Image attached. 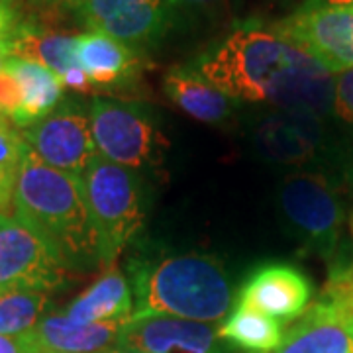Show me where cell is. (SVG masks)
Returning <instances> with one entry per match:
<instances>
[{
    "label": "cell",
    "mask_w": 353,
    "mask_h": 353,
    "mask_svg": "<svg viewBox=\"0 0 353 353\" xmlns=\"http://www.w3.org/2000/svg\"><path fill=\"white\" fill-rule=\"evenodd\" d=\"M75 324H124L134 316V292L126 275L110 267L63 312Z\"/></svg>",
    "instance_id": "e0dca14e"
},
{
    "label": "cell",
    "mask_w": 353,
    "mask_h": 353,
    "mask_svg": "<svg viewBox=\"0 0 353 353\" xmlns=\"http://www.w3.org/2000/svg\"><path fill=\"white\" fill-rule=\"evenodd\" d=\"M26 145L22 132L0 116V214H6L14 204V190L18 173L24 161Z\"/></svg>",
    "instance_id": "603a6c76"
},
{
    "label": "cell",
    "mask_w": 353,
    "mask_h": 353,
    "mask_svg": "<svg viewBox=\"0 0 353 353\" xmlns=\"http://www.w3.org/2000/svg\"><path fill=\"white\" fill-rule=\"evenodd\" d=\"M61 83H63L65 87L73 88L77 92H81V94H90V92H94V85L88 81V77L85 75V71L79 67V69H73V71H69L67 75L61 77Z\"/></svg>",
    "instance_id": "83f0119b"
},
{
    "label": "cell",
    "mask_w": 353,
    "mask_h": 353,
    "mask_svg": "<svg viewBox=\"0 0 353 353\" xmlns=\"http://www.w3.org/2000/svg\"><path fill=\"white\" fill-rule=\"evenodd\" d=\"M220 338L245 353H273L281 345L285 332L275 318L238 304L220 326Z\"/></svg>",
    "instance_id": "44dd1931"
},
{
    "label": "cell",
    "mask_w": 353,
    "mask_h": 353,
    "mask_svg": "<svg viewBox=\"0 0 353 353\" xmlns=\"http://www.w3.org/2000/svg\"><path fill=\"white\" fill-rule=\"evenodd\" d=\"M273 353H353V306L320 294Z\"/></svg>",
    "instance_id": "4fadbf2b"
},
{
    "label": "cell",
    "mask_w": 353,
    "mask_h": 353,
    "mask_svg": "<svg viewBox=\"0 0 353 353\" xmlns=\"http://www.w3.org/2000/svg\"><path fill=\"white\" fill-rule=\"evenodd\" d=\"M6 57H8L6 50H4V48H0V69L4 67V61H6Z\"/></svg>",
    "instance_id": "4dcf8cb0"
},
{
    "label": "cell",
    "mask_w": 353,
    "mask_h": 353,
    "mask_svg": "<svg viewBox=\"0 0 353 353\" xmlns=\"http://www.w3.org/2000/svg\"><path fill=\"white\" fill-rule=\"evenodd\" d=\"M77 63L94 87H116L139 71L138 50L101 32L77 36Z\"/></svg>",
    "instance_id": "2e32d148"
},
{
    "label": "cell",
    "mask_w": 353,
    "mask_h": 353,
    "mask_svg": "<svg viewBox=\"0 0 353 353\" xmlns=\"http://www.w3.org/2000/svg\"><path fill=\"white\" fill-rule=\"evenodd\" d=\"M320 132L318 116L281 110L257 126L255 139L265 157L279 163H301L314 155Z\"/></svg>",
    "instance_id": "5bb4252c"
},
{
    "label": "cell",
    "mask_w": 353,
    "mask_h": 353,
    "mask_svg": "<svg viewBox=\"0 0 353 353\" xmlns=\"http://www.w3.org/2000/svg\"><path fill=\"white\" fill-rule=\"evenodd\" d=\"M122 324H75L65 314L43 316L32 330L41 353H106L118 345Z\"/></svg>",
    "instance_id": "ac0fdd59"
},
{
    "label": "cell",
    "mask_w": 353,
    "mask_h": 353,
    "mask_svg": "<svg viewBox=\"0 0 353 353\" xmlns=\"http://www.w3.org/2000/svg\"><path fill=\"white\" fill-rule=\"evenodd\" d=\"M88 114L97 155L102 159L126 169H143L159 161L167 141L150 110L136 102L94 97Z\"/></svg>",
    "instance_id": "5b68a950"
},
{
    "label": "cell",
    "mask_w": 353,
    "mask_h": 353,
    "mask_svg": "<svg viewBox=\"0 0 353 353\" xmlns=\"http://www.w3.org/2000/svg\"><path fill=\"white\" fill-rule=\"evenodd\" d=\"M6 53L8 57H20L43 65L59 79L69 71L79 69L77 36L59 28L41 24L34 18L18 20L6 43Z\"/></svg>",
    "instance_id": "9a60e30c"
},
{
    "label": "cell",
    "mask_w": 353,
    "mask_h": 353,
    "mask_svg": "<svg viewBox=\"0 0 353 353\" xmlns=\"http://www.w3.org/2000/svg\"><path fill=\"white\" fill-rule=\"evenodd\" d=\"M350 228H352V236H353V214H352V222H350Z\"/></svg>",
    "instance_id": "836d02e7"
},
{
    "label": "cell",
    "mask_w": 353,
    "mask_h": 353,
    "mask_svg": "<svg viewBox=\"0 0 353 353\" xmlns=\"http://www.w3.org/2000/svg\"><path fill=\"white\" fill-rule=\"evenodd\" d=\"M14 210L69 271H87L101 263L81 179L46 165L30 150H26L16 181Z\"/></svg>",
    "instance_id": "7a4b0ae2"
},
{
    "label": "cell",
    "mask_w": 353,
    "mask_h": 353,
    "mask_svg": "<svg viewBox=\"0 0 353 353\" xmlns=\"http://www.w3.org/2000/svg\"><path fill=\"white\" fill-rule=\"evenodd\" d=\"M238 304L279 322L301 318L312 301V283L289 263H265L245 279L238 294Z\"/></svg>",
    "instance_id": "7c38bea8"
},
{
    "label": "cell",
    "mask_w": 353,
    "mask_h": 353,
    "mask_svg": "<svg viewBox=\"0 0 353 353\" xmlns=\"http://www.w3.org/2000/svg\"><path fill=\"white\" fill-rule=\"evenodd\" d=\"M116 347L134 353H230L216 324L165 314L132 316L122 324Z\"/></svg>",
    "instance_id": "30bf717a"
},
{
    "label": "cell",
    "mask_w": 353,
    "mask_h": 353,
    "mask_svg": "<svg viewBox=\"0 0 353 353\" xmlns=\"http://www.w3.org/2000/svg\"><path fill=\"white\" fill-rule=\"evenodd\" d=\"M69 269L18 216L0 214V292H51L67 283Z\"/></svg>",
    "instance_id": "ba28073f"
},
{
    "label": "cell",
    "mask_w": 353,
    "mask_h": 353,
    "mask_svg": "<svg viewBox=\"0 0 353 353\" xmlns=\"http://www.w3.org/2000/svg\"><path fill=\"white\" fill-rule=\"evenodd\" d=\"M271 30L306 51L332 75L353 69V4L330 6L306 0Z\"/></svg>",
    "instance_id": "52a82bcc"
},
{
    "label": "cell",
    "mask_w": 353,
    "mask_h": 353,
    "mask_svg": "<svg viewBox=\"0 0 353 353\" xmlns=\"http://www.w3.org/2000/svg\"><path fill=\"white\" fill-rule=\"evenodd\" d=\"M163 90L185 112L208 124L224 122L232 114V99L210 85L194 67H173L163 77Z\"/></svg>",
    "instance_id": "d6986e66"
},
{
    "label": "cell",
    "mask_w": 353,
    "mask_h": 353,
    "mask_svg": "<svg viewBox=\"0 0 353 353\" xmlns=\"http://www.w3.org/2000/svg\"><path fill=\"white\" fill-rule=\"evenodd\" d=\"M4 67L18 81L22 90V108L14 120L16 128H30L63 102L65 85L48 67L20 57H6Z\"/></svg>",
    "instance_id": "ffe728a7"
},
{
    "label": "cell",
    "mask_w": 353,
    "mask_h": 353,
    "mask_svg": "<svg viewBox=\"0 0 353 353\" xmlns=\"http://www.w3.org/2000/svg\"><path fill=\"white\" fill-rule=\"evenodd\" d=\"M20 132L38 159L73 176L83 175L97 155L90 114L75 101H63L46 118Z\"/></svg>",
    "instance_id": "9c48e42d"
},
{
    "label": "cell",
    "mask_w": 353,
    "mask_h": 353,
    "mask_svg": "<svg viewBox=\"0 0 353 353\" xmlns=\"http://www.w3.org/2000/svg\"><path fill=\"white\" fill-rule=\"evenodd\" d=\"M320 4H330V6H347V4H353V0H316Z\"/></svg>",
    "instance_id": "f546056e"
},
{
    "label": "cell",
    "mask_w": 353,
    "mask_h": 353,
    "mask_svg": "<svg viewBox=\"0 0 353 353\" xmlns=\"http://www.w3.org/2000/svg\"><path fill=\"white\" fill-rule=\"evenodd\" d=\"M22 108V90L18 81L10 75L6 67L0 69V116L8 118L14 124Z\"/></svg>",
    "instance_id": "cb8c5ba5"
},
{
    "label": "cell",
    "mask_w": 353,
    "mask_h": 353,
    "mask_svg": "<svg viewBox=\"0 0 353 353\" xmlns=\"http://www.w3.org/2000/svg\"><path fill=\"white\" fill-rule=\"evenodd\" d=\"M334 112L353 124V69L334 77Z\"/></svg>",
    "instance_id": "d4e9b609"
},
{
    "label": "cell",
    "mask_w": 353,
    "mask_h": 353,
    "mask_svg": "<svg viewBox=\"0 0 353 353\" xmlns=\"http://www.w3.org/2000/svg\"><path fill=\"white\" fill-rule=\"evenodd\" d=\"M106 353H134V352H124V350H118V347H114V350H110V352Z\"/></svg>",
    "instance_id": "d6a6232c"
},
{
    "label": "cell",
    "mask_w": 353,
    "mask_h": 353,
    "mask_svg": "<svg viewBox=\"0 0 353 353\" xmlns=\"http://www.w3.org/2000/svg\"><path fill=\"white\" fill-rule=\"evenodd\" d=\"M18 20H20V16L12 4H0V48L6 50V43L12 36Z\"/></svg>",
    "instance_id": "4316f807"
},
{
    "label": "cell",
    "mask_w": 353,
    "mask_h": 353,
    "mask_svg": "<svg viewBox=\"0 0 353 353\" xmlns=\"http://www.w3.org/2000/svg\"><path fill=\"white\" fill-rule=\"evenodd\" d=\"M232 101L324 116L334 108V75L271 28H234L192 65Z\"/></svg>",
    "instance_id": "6da1fadb"
},
{
    "label": "cell",
    "mask_w": 353,
    "mask_h": 353,
    "mask_svg": "<svg viewBox=\"0 0 353 353\" xmlns=\"http://www.w3.org/2000/svg\"><path fill=\"white\" fill-rule=\"evenodd\" d=\"M18 2H20V0H0V4H18Z\"/></svg>",
    "instance_id": "1f68e13d"
},
{
    "label": "cell",
    "mask_w": 353,
    "mask_h": 353,
    "mask_svg": "<svg viewBox=\"0 0 353 353\" xmlns=\"http://www.w3.org/2000/svg\"><path fill=\"white\" fill-rule=\"evenodd\" d=\"M171 6L173 0H83L77 12L90 32L143 50L167 32Z\"/></svg>",
    "instance_id": "8fae6325"
},
{
    "label": "cell",
    "mask_w": 353,
    "mask_h": 353,
    "mask_svg": "<svg viewBox=\"0 0 353 353\" xmlns=\"http://www.w3.org/2000/svg\"><path fill=\"white\" fill-rule=\"evenodd\" d=\"M0 353H41L32 332L24 336H0Z\"/></svg>",
    "instance_id": "484cf974"
},
{
    "label": "cell",
    "mask_w": 353,
    "mask_h": 353,
    "mask_svg": "<svg viewBox=\"0 0 353 353\" xmlns=\"http://www.w3.org/2000/svg\"><path fill=\"white\" fill-rule=\"evenodd\" d=\"M281 210L294 236L310 252L334 263L343 228V206L326 176L292 173L279 190Z\"/></svg>",
    "instance_id": "8992f818"
},
{
    "label": "cell",
    "mask_w": 353,
    "mask_h": 353,
    "mask_svg": "<svg viewBox=\"0 0 353 353\" xmlns=\"http://www.w3.org/2000/svg\"><path fill=\"white\" fill-rule=\"evenodd\" d=\"M134 316L165 314L216 324L234 304V289L224 265L212 255H141L128 263Z\"/></svg>",
    "instance_id": "3957f363"
},
{
    "label": "cell",
    "mask_w": 353,
    "mask_h": 353,
    "mask_svg": "<svg viewBox=\"0 0 353 353\" xmlns=\"http://www.w3.org/2000/svg\"><path fill=\"white\" fill-rule=\"evenodd\" d=\"M43 8H51V10H79L83 0H32Z\"/></svg>",
    "instance_id": "f1b7e54d"
},
{
    "label": "cell",
    "mask_w": 353,
    "mask_h": 353,
    "mask_svg": "<svg viewBox=\"0 0 353 353\" xmlns=\"http://www.w3.org/2000/svg\"><path fill=\"white\" fill-rule=\"evenodd\" d=\"M50 306V292L8 290L0 292V336H24L39 324Z\"/></svg>",
    "instance_id": "7402d4cb"
},
{
    "label": "cell",
    "mask_w": 353,
    "mask_h": 353,
    "mask_svg": "<svg viewBox=\"0 0 353 353\" xmlns=\"http://www.w3.org/2000/svg\"><path fill=\"white\" fill-rule=\"evenodd\" d=\"M79 179L97 232L101 263L108 267L143 226L145 201L141 183L136 173L101 155L92 157Z\"/></svg>",
    "instance_id": "277c9868"
}]
</instances>
